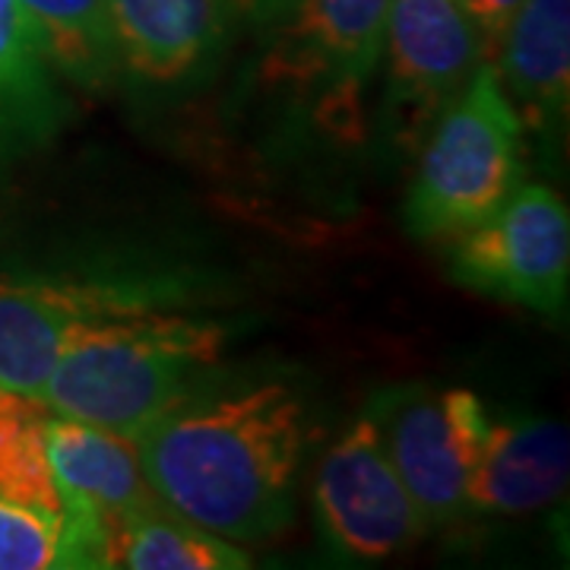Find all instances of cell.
<instances>
[{
  "label": "cell",
  "mask_w": 570,
  "mask_h": 570,
  "mask_svg": "<svg viewBox=\"0 0 570 570\" xmlns=\"http://www.w3.org/2000/svg\"><path fill=\"white\" fill-rule=\"evenodd\" d=\"M305 403L279 381L194 393L134 434L165 508L228 542H269L295 520Z\"/></svg>",
  "instance_id": "obj_1"
},
{
  "label": "cell",
  "mask_w": 570,
  "mask_h": 570,
  "mask_svg": "<svg viewBox=\"0 0 570 570\" xmlns=\"http://www.w3.org/2000/svg\"><path fill=\"white\" fill-rule=\"evenodd\" d=\"M223 324L171 307L82 326L39 400L51 412L134 438L194 393L223 362Z\"/></svg>",
  "instance_id": "obj_2"
},
{
  "label": "cell",
  "mask_w": 570,
  "mask_h": 570,
  "mask_svg": "<svg viewBox=\"0 0 570 570\" xmlns=\"http://www.w3.org/2000/svg\"><path fill=\"white\" fill-rule=\"evenodd\" d=\"M527 130L494 63L482 61L463 92L434 118L406 194V228L422 242L456 238L520 187Z\"/></svg>",
  "instance_id": "obj_3"
},
{
  "label": "cell",
  "mask_w": 570,
  "mask_h": 570,
  "mask_svg": "<svg viewBox=\"0 0 570 570\" xmlns=\"http://www.w3.org/2000/svg\"><path fill=\"white\" fill-rule=\"evenodd\" d=\"M390 0H298L269 36L264 77L355 140L362 99L384 55Z\"/></svg>",
  "instance_id": "obj_4"
},
{
  "label": "cell",
  "mask_w": 570,
  "mask_h": 570,
  "mask_svg": "<svg viewBox=\"0 0 570 570\" xmlns=\"http://www.w3.org/2000/svg\"><path fill=\"white\" fill-rule=\"evenodd\" d=\"M450 279L549 317L568 311L570 216L546 184H520L489 219L456 235Z\"/></svg>",
  "instance_id": "obj_5"
},
{
  "label": "cell",
  "mask_w": 570,
  "mask_h": 570,
  "mask_svg": "<svg viewBox=\"0 0 570 570\" xmlns=\"http://www.w3.org/2000/svg\"><path fill=\"white\" fill-rule=\"evenodd\" d=\"M175 279H10L0 276V390L39 396L82 326L165 311Z\"/></svg>",
  "instance_id": "obj_6"
},
{
  "label": "cell",
  "mask_w": 570,
  "mask_h": 570,
  "mask_svg": "<svg viewBox=\"0 0 570 570\" xmlns=\"http://www.w3.org/2000/svg\"><path fill=\"white\" fill-rule=\"evenodd\" d=\"M384 438L393 466L431 527L466 517V482L485 444L491 415L469 390L428 384L387 387L365 409Z\"/></svg>",
  "instance_id": "obj_7"
},
{
  "label": "cell",
  "mask_w": 570,
  "mask_h": 570,
  "mask_svg": "<svg viewBox=\"0 0 570 570\" xmlns=\"http://www.w3.org/2000/svg\"><path fill=\"white\" fill-rule=\"evenodd\" d=\"M314 513L326 546L352 561H384L428 532L367 412L326 450L314 479Z\"/></svg>",
  "instance_id": "obj_8"
},
{
  "label": "cell",
  "mask_w": 570,
  "mask_h": 570,
  "mask_svg": "<svg viewBox=\"0 0 570 570\" xmlns=\"http://www.w3.org/2000/svg\"><path fill=\"white\" fill-rule=\"evenodd\" d=\"M387 115L409 149L425 137L485 61V48L456 0H390L384 55Z\"/></svg>",
  "instance_id": "obj_9"
},
{
  "label": "cell",
  "mask_w": 570,
  "mask_h": 570,
  "mask_svg": "<svg viewBox=\"0 0 570 570\" xmlns=\"http://www.w3.org/2000/svg\"><path fill=\"white\" fill-rule=\"evenodd\" d=\"M121 73L153 89L197 80L219 58L232 0H108Z\"/></svg>",
  "instance_id": "obj_10"
},
{
  "label": "cell",
  "mask_w": 570,
  "mask_h": 570,
  "mask_svg": "<svg viewBox=\"0 0 570 570\" xmlns=\"http://www.w3.org/2000/svg\"><path fill=\"white\" fill-rule=\"evenodd\" d=\"M570 475L568 428L535 415L491 422L469 472L466 513L520 517L564 498Z\"/></svg>",
  "instance_id": "obj_11"
},
{
  "label": "cell",
  "mask_w": 570,
  "mask_h": 570,
  "mask_svg": "<svg viewBox=\"0 0 570 570\" xmlns=\"http://www.w3.org/2000/svg\"><path fill=\"white\" fill-rule=\"evenodd\" d=\"M491 63L523 130L558 146L570 108V0H523Z\"/></svg>",
  "instance_id": "obj_12"
},
{
  "label": "cell",
  "mask_w": 570,
  "mask_h": 570,
  "mask_svg": "<svg viewBox=\"0 0 570 570\" xmlns=\"http://www.w3.org/2000/svg\"><path fill=\"white\" fill-rule=\"evenodd\" d=\"M45 434L63 510L80 508L99 517H121L165 508L142 472L134 438L58 412H51Z\"/></svg>",
  "instance_id": "obj_13"
},
{
  "label": "cell",
  "mask_w": 570,
  "mask_h": 570,
  "mask_svg": "<svg viewBox=\"0 0 570 570\" xmlns=\"http://www.w3.org/2000/svg\"><path fill=\"white\" fill-rule=\"evenodd\" d=\"M73 108L20 0H0V159L51 142Z\"/></svg>",
  "instance_id": "obj_14"
},
{
  "label": "cell",
  "mask_w": 570,
  "mask_h": 570,
  "mask_svg": "<svg viewBox=\"0 0 570 570\" xmlns=\"http://www.w3.org/2000/svg\"><path fill=\"white\" fill-rule=\"evenodd\" d=\"M102 568L127 570H245L250 554L175 510L102 517Z\"/></svg>",
  "instance_id": "obj_15"
},
{
  "label": "cell",
  "mask_w": 570,
  "mask_h": 570,
  "mask_svg": "<svg viewBox=\"0 0 570 570\" xmlns=\"http://www.w3.org/2000/svg\"><path fill=\"white\" fill-rule=\"evenodd\" d=\"M20 7L61 80L99 92L121 73L108 0H20Z\"/></svg>",
  "instance_id": "obj_16"
},
{
  "label": "cell",
  "mask_w": 570,
  "mask_h": 570,
  "mask_svg": "<svg viewBox=\"0 0 570 570\" xmlns=\"http://www.w3.org/2000/svg\"><path fill=\"white\" fill-rule=\"evenodd\" d=\"M51 409L39 396L0 390V494L13 504L63 517V498L48 460Z\"/></svg>",
  "instance_id": "obj_17"
},
{
  "label": "cell",
  "mask_w": 570,
  "mask_h": 570,
  "mask_svg": "<svg viewBox=\"0 0 570 570\" xmlns=\"http://www.w3.org/2000/svg\"><path fill=\"white\" fill-rule=\"evenodd\" d=\"M61 568V520L0 494V570Z\"/></svg>",
  "instance_id": "obj_18"
},
{
  "label": "cell",
  "mask_w": 570,
  "mask_h": 570,
  "mask_svg": "<svg viewBox=\"0 0 570 570\" xmlns=\"http://www.w3.org/2000/svg\"><path fill=\"white\" fill-rule=\"evenodd\" d=\"M460 10L466 13V20L475 26L482 48H485V61H494V51L501 45V36L508 29V22L513 20L517 7L523 0H456Z\"/></svg>",
  "instance_id": "obj_19"
},
{
  "label": "cell",
  "mask_w": 570,
  "mask_h": 570,
  "mask_svg": "<svg viewBox=\"0 0 570 570\" xmlns=\"http://www.w3.org/2000/svg\"><path fill=\"white\" fill-rule=\"evenodd\" d=\"M295 3L298 0H232L235 13H242L261 32H273L295 10Z\"/></svg>",
  "instance_id": "obj_20"
}]
</instances>
